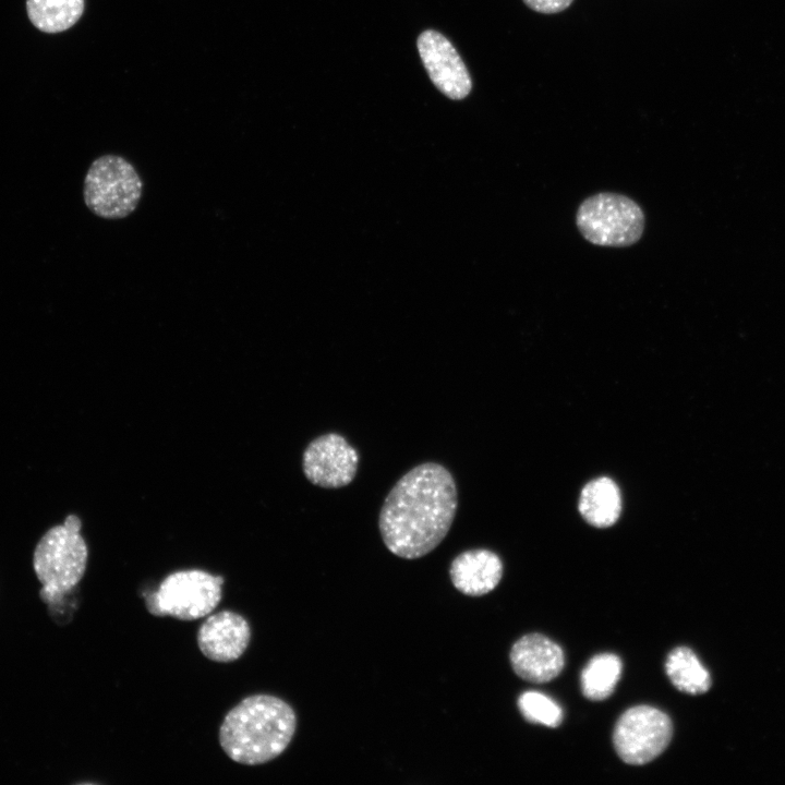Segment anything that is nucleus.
<instances>
[{
    "mask_svg": "<svg viewBox=\"0 0 785 785\" xmlns=\"http://www.w3.org/2000/svg\"><path fill=\"white\" fill-rule=\"evenodd\" d=\"M509 660L520 678L535 684L553 680L565 665L561 648L540 633H529L516 641Z\"/></svg>",
    "mask_w": 785,
    "mask_h": 785,
    "instance_id": "obj_11",
    "label": "nucleus"
},
{
    "mask_svg": "<svg viewBox=\"0 0 785 785\" xmlns=\"http://www.w3.org/2000/svg\"><path fill=\"white\" fill-rule=\"evenodd\" d=\"M457 508L458 490L451 472L438 462L420 463L387 494L378 516L382 540L398 557H423L445 539Z\"/></svg>",
    "mask_w": 785,
    "mask_h": 785,
    "instance_id": "obj_1",
    "label": "nucleus"
},
{
    "mask_svg": "<svg viewBox=\"0 0 785 785\" xmlns=\"http://www.w3.org/2000/svg\"><path fill=\"white\" fill-rule=\"evenodd\" d=\"M454 587L470 596L493 591L503 576V563L497 554L486 548L468 550L457 555L449 568Z\"/></svg>",
    "mask_w": 785,
    "mask_h": 785,
    "instance_id": "obj_12",
    "label": "nucleus"
},
{
    "mask_svg": "<svg viewBox=\"0 0 785 785\" xmlns=\"http://www.w3.org/2000/svg\"><path fill=\"white\" fill-rule=\"evenodd\" d=\"M295 728V712L286 701L270 695H254L227 713L218 737L231 760L258 765L280 756L292 740Z\"/></svg>",
    "mask_w": 785,
    "mask_h": 785,
    "instance_id": "obj_2",
    "label": "nucleus"
},
{
    "mask_svg": "<svg viewBox=\"0 0 785 785\" xmlns=\"http://www.w3.org/2000/svg\"><path fill=\"white\" fill-rule=\"evenodd\" d=\"M224 578L200 569L180 570L167 576L158 589L145 596L147 611L154 616H172L196 620L219 604Z\"/></svg>",
    "mask_w": 785,
    "mask_h": 785,
    "instance_id": "obj_6",
    "label": "nucleus"
},
{
    "mask_svg": "<svg viewBox=\"0 0 785 785\" xmlns=\"http://www.w3.org/2000/svg\"><path fill=\"white\" fill-rule=\"evenodd\" d=\"M197 645L208 660L229 663L238 660L251 640L247 620L232 611L210 615L197 631Z\"/></svg>",
    "mask_w": 785,
    "mask_h": 785,
    "instance_id": "obj_10",
    "label": "nucleus"
},
{
    "mask_svg": "<svg viewBox=\"0 0 785 785\" xmlns=\"http://www.w3.org/2000/svg\"><path fill=\"white\" fill-rule=\"evenodd\" d=\"M84 0H26V11L33 25L44 33H61L82 16Z\"/></svg>",
    "mask_w": 785,
    "mask_h": 785,
    "instance_id": "obj_15",
    "label": "nucleus"
},
{
    "mask_svg": "<svg viewBox=\"0 0 785 785\" xmlns=\"http://www.w3.org/2000/svg\"><path fill=\"white\" fill-rule=\"evenodd\" d=\"M523 2L536 12L552 14L567 9L572 0H523Z\"/></svg>",
    "mask_w": 785,
    "mask_h": 785,
    "instance_id": "obj_18",
    "label": "nucleus"
},
{
    "mask_svg": "<svg viewBox=\"0 0 785 785\" xmlns=\"http://www.w3.org/2000/svg\"><path fill=\"white\" fill-rule=\"evenodd\" d=\"M359 467L357 449L338 433L319 435L309 443L302 456L305 478L323 488H340L355 478Z\"/></svg>",
    "mask_w": 785,
    "mask_h": 785,
    "instance_id": "obj_8",
    "label": "nucleus"
},
{
    "mask_svg": "<svg viewBox=\"0 0 785 785\" xmlns=\"http://www.w3.org/2000/svg\"><path fill=\"white\" fill-rule=\"evenodd\" d=\"M576 225L581 235L594 245L626 247L642 237L645 217L632 198L619 193L600 192L579 205Z\"/></svg>",
    "mask_w": 785,
    "mask_h": 785,
    "instance_id": "obj_4",
    "label": "nucleus"
},
{
    "mask_svg": "<svg viewBox=\"0 0 785 785\" xmlns=\"http://www.w3.org/2000/svg\"><path fill=\"white\" fill-rule=\"evenodd\" d=\"M142 190V180L131 162L118 155H104L90 164L84 179L83 196L95 215L119 219L134 212Z\"/></svg>",
    "mask_w": 785,
    "mask_h": 785,
    "instance_id": "obj_5",
    "label": "nucleus"
},
{
    "mask_svg": "<svg viewBox=\"0 0 785 785\" xmlns=\"http://www.w3.org/2000/svg\"><path fill=\"white\" fill-rule=\"evenodd\" d=\"M665 672L674 687L681 692L697 696L711 687L708 669L687 647H678L667 655Z\"/></svg>",
    "mask_w": 785,
    "mask_h": 785,
    "instance_id": "obj_14",
    "label": "nucleus"
},
{
    "mask_svg": "<svg viewBox=\"0 0 785 785\" xmlns=\"http://www.w3.org/2000/svg\"><path fill=\"white\" fill-rule=\"evenodd\" d=\"M416 45L436 88L450 99L466 98L471 92L472 81L452 44L439 32L427 29L419 35Z\"/></svg>",
    "mask_w": 785,
    "mask_h": 785,
    "instance_id": "obj_9",
    "label": "nucleus"
},
{
    "mask_svg": "<svg viewBox=\"0 0 785 785\" xmlns=\"http://www.w3.org/2000/svg\"><path fill=\"white\" fill-rule=\"evenodd\" d=\"M621 675V661L613 653L593 656L583 668L580 677L582 693L593 701L608 698Z\"/></svg>",
    "mask_w": 785,
    "mask_h": 785,
    "instance_id": "obj_16",
    "label": "nucleus"
},
{
    "mask_svg": "<svg viewBox=\"0 0 785 785\" xmlns=\"http://www.w3.org/2000/svg\"><path fill=\"white\" fill-rule=\"evenodd\" d=\"M80 530V518L69 515L63 524L49 529L35 547L33 567L41 583L40 599L48 605L64 599L85 573L88 550Z\"/></svg>",
    "mask_w": 785,
    "mask_h": 785,
    "instance_id": "obj_3",
    "label": "nucleus"
},
{
    "mask_svg": "<svg viewBox=\"0 0 785 785\" xmlns=\"http://www.w3.org/2000/svg\"><path fill=\"white\" fill-rule=\"evenodd\" d=\"M579 511L593 527L614 524L621 511L620 492L616 483L606 476L590 481L581 491Z\"/></svg>",
    "mask_w": 785,
    "mask_h": 785,
    "instance_id": "obj_13",
    "label": "nucleus"
},
{
    "mask_svg": "<svg viewBox=\"0 0 785 785\" xmlns=\"http://www.w3.org/2000/svg\"><path fill=\"white\" fill-rule=\"evenodd\" d=\"M522 716L530 723L557 727L563 721V710L553 699L538 691H526L518 699Z\"/></svg>",
    "mask_w": 785,
    "mask_h": 785,
    "instance_id": "obj_17",
    "label": "nucleus"
},
{
    "mask_svg": "<svg viewBox=\"0 0 785 785\" xmlns=\"http://www.w3.org/2000/svg\"><path fill=\"white\" fill-rule=\"evenodd\" d=\"M672 735V722L664 712L650 705H637L618 718L613 744L624 762L642 765L666 749Z\"/></svg>",
    "mask_w": 785,
    "mask_h": 785,
    "instance_id": "obj_7",
    "label": "nucleus"
}]
</instances>
